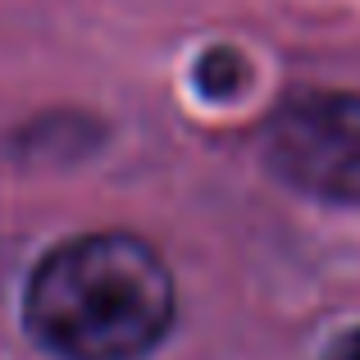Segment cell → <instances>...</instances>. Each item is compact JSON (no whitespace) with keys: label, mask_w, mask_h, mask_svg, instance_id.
Segmentation results:
<instances>
[{"label":"cell","mask_w":360,"mask_h":360,"mask_svg":"<svg viewBox=\"0 0 360 360\" xmlns=\"http://www.w3.org/2000/svg\"><path fill=\"white\" fill-rule=\"evenodd\" d=\"M264 160L297 192L360 205V91H301L264 123Z\"/></svg>","instance_id":"7a4b0ae2"},{"label":"cell","mask_w":360,"mask_h":360,"mask_svg":"<svg viewBox=\"0 0 360 360\" xmlns=\"http://www.w3.org/2000/svg\"><path fill=\"white\" fill-rule=\"evenodd\" d=\"M174 274L132 233L60 242L27 278L23 315L64 360H137L174 328Z\"/></svg>","instance_id":"6da1fadb"},{"label":"cell","mask_w":360,"mask_h":360,"mask_svg":"<svg viewBox=\"0 0 360 360\" xmlns=\"http://www.w3.org/2000/svg\"><path fill=\"white\" fill-rule=\"evenodd\" d=\"M324 360H360V328H352V333L338 338V342L324 352Z\"/></svg>","instance_id":"3957f363"}]
</instances>
